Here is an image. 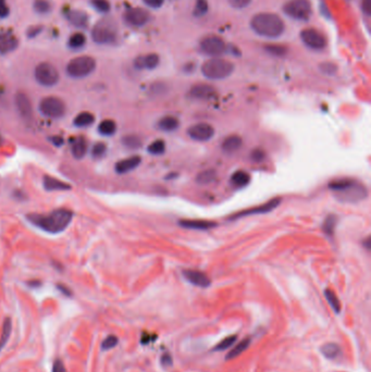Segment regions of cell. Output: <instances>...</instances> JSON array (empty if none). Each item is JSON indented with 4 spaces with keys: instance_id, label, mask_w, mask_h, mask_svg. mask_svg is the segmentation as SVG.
I'll list each match as a JSON object with an SVG mask.
<instances>
[{
    "instance_id": "36",
    "label": "cell",
    "mask_w": 371,
    "mask_h": 372,
    "mask_svg": "<svg viewBox=\"0 0 371 372\" xmlns=\"http://www.w3.org/2000/svg\"><path fill=\"white\" fill-rule=\"evenodd\" d=\"M33 8L35 12L39 14H47L51 11V3L49 0H34Z\"/></svg>"
},
{
    "instance_id": "8",
    "label": "cell",
    "mask_w": 371,
    "mask_h": 372,
    "mask_svg": "<svg viewBox=\"0 0 371 372\" xmlns=\"http://www.w3.org/2000/svg\"><path fill=\"white\" fill-rule=\"evenodd\" d=\"M283 11L292 19L306 21L311 15V4L308 0H291L284 4Z\"/></svg>"
},
{
    "instance_id": "2",
    "label": "cell",
    "mask_w": 371,
    "mask_h": 372,
    "mask_svg": "<svg viewBox=\"0 0 371 372\" xmlns=\"http://www.w3.org/2000/svg\"><path fill=\"white\" fill-rule=\"evenodd\" d=\"M250 28L256 34L268 38L280 37L284 32V22L278 14L258 13L250 21Z\"/></svg>"
},
{
    "instance_id": "56",
    "label": "cell",
    "mask_w": 371,
    "mask_h": 372,
    "mask_svg": "<svg viewBox=\"0 0 371 372\" xmlns=\"http://www.w3.org/2000/svg\"><path fill=\"white\" fill-rule=\"evenodd\" d=\"M172 364H173V360H172V357L169 354H165L163 357H161V365L164 367H171Z\"/></svg>"
},
{
    "instance_id": "45",
    "label": "cell",
    "mask_w": 371,
    "mask_h": 372,
    "mask_svg": "<svg viewBox=\"0 0 371 372\" xmlns=\"http://www.w3.org/2000/svg\"><path fill=\"white\" fill-rule=\"evenodd\" d=\"M266 50H267V52H269V54H271L272 56H276V57L284 56L286 54V49L282 46H274V45L267 46L266 47Z\"/></svg>"
},
{
    "instance_id": "20",
    "label": "cell",
    "mask_w": 371,
    "mask_h": 372,
    "mask_svg": "<svg viewBox=\"0 0 371 372\" xmlns=\"http://www.w3.org/2000/svg\"><path fill=\"white\" fill-rule=\"evenodd\" d=\"M19 46V40L11 33L0 34V54L6 55L15 50Z\"/></svg>"
},
{
    "instance_id": "25",
    "label": "cell",
    "mask_w": 371,
    "mask_h": 372,
    "mask_svg": "<svg viewBox=\"0 0 371 372\" xmlns=\"http://www.w3.org/2000/svg\"><path fill=\"white\" fill-rule=\"evenodd\" d=\"M71 153L76 159H82L87 153V141L84 137H77L72 143Z\"/></svg>"
},
{
    "instance_id": "16",
    "label": "cell",
    "mask_w": 371,
    "mask_h": 372,
    "mask_svg": "<svg viewBox=\"0 0 371 372\" xmlns=\"http://www.w3.org/2000/svg\"><path fill=\"white\" fill-rule=\"evenodd\" d=\"M15 107L18 109V112L20 113V116L29 120L32 118L33 114V107L32 103H31L30 98L25 95L24 93H18L15 95Z\"/></svg>"
},
{
    "instance_id": "7",
    "label": "cell",
    "mask_w": 371,
    "mask_h": 372,
    "mask_svg": "<svg viewBox=\"0 0 371 372\" xmlns=\"http://www.w3.org/2000/svg\"><path fill=\"white\" fill-rule=\"evenodd\" d=\"M35 80L41 86L52 87L59 82V72L56 68L48 64V62H41L35 68L34 71Z\"/></svg>"
},
{
    "instance_id": "13",
    "label": "cell",
    "mask_w": 371,
    "mask_h": 372,
    "mask_svg": "<svg viewBox=\"0 0 371 372\" xmlns=\"http://www.w3.org/2000/svg\"><path fill=\"white\" fill-rule=\"evenodd\" d=\"M124 19L127 21V23L132 26H136V28H140L145 24L148 23L150 19V14L146 11L145 9L142 8H132L128 10L124 14Z\"/></svg>"
},
{
    "instance_id": "4",
    "label": "cell",
    "mask_w": 371,
    "mask_h": 372,
    "mask_svg": "<svg viewBox=\"0 0 371 372\" xmlns=\"http://www.w3.org/2000/svg\"><path fill=\"white\" fill-rule=\"evenodd\" d=\"M92 38L96 44H111L117 38V28L110 19H102L94 25Z\"/></svg>"
},
{
    "instance_id": "1",
    "label": "cell",
    "mask_w": 371,
    "mask_h": 372,
    "mask_svg": "<svg viewBox=\"0 0 371 372\" xmlns=\"http://www.w3.org/2000/svg\"><path fill=\"white\" fill-rule=\"evenodd\" d=\"M72 218L73 212L66 208L56 209L48 214L32 213L28 216L29 221L34 224L36 228L51 234L65 231L72 222Z\"/></svg>"
},
{
    "instance_id": "35",
    "label": "cell",
    "mask_w": 371,
    "mask_h": 372,
    "mask_svg": "<svg viewBox=\"0 0 371 372\" xmlns=\"http://www.w3.org/2000/svg\"><path fill=\"white\" fill-rule=\"evenodd\" d=\"M122 144L129 149H138L142 146V139L137 135H127L122 138Z\"/></svg>"
},
{
    "instance_id": "17",
    "label": "cell",
    "mask_w": 371,
    "mask_h": 372,
    "mask_svg": "<svg viewBox=\"0 0 371 372\" xmlns=\"http://www.w3.org/2000/svg\"><path fill=\"white\" fill-rule=\"evenodd\" d=\"M183 275H184L185 279L189 281L191 284L198 287H203V289L208 287L211 283L207 274L198 270H184L183 271Z\"/></svg>"
},
{
    "instance_id": "29",
    "label": "cell",
    "mask_w": 371,
    "mask_h": 372,
    "mask_svg": "<svg viewBox=\"0 0 371 372\" xmlns=\"http://www.w3.org/2000/svg\"><path fill=\"white\" fill-rule=\"evenodd\" d=\"M98 132L103 136H111L117 132V123L110 119H106L99 123Z\"/></svg>"
},
{
    "instance_id": "50",
    "label": "cell",
    "mask_w": 371,
    "mask_h": 372,
    "mask_svg": "<svg viewBox=\"0 0 371 372\" xmlns=\"http://www.w3.org/2000/svg\"><path fill=\"white\" fill-rule=\"evenodd\" d=\"M52 372H67L66 367L61 360L56 359L52 365Z\"/></svg>"
},
{
    "instance_id": "19",
    "label": "cell",
    "mask_w": 371,
    "mask_h": 372,
    "mask_svg": "<svg viewBox=\"0 0 371 372\" xmlns=\"http://www.w3.org/2000/svg\"><path fill=\"white\" fill-rule=\"evenodd\" d=\"M140 161H142V158L139 156H132L129 157V158H125L118 161L116 166H114V169L120 174H124L128 173V172L133 171L134 169L139 166Z\"/></svg>"
},
{
    "instance_id": "55",
    "label": "cell",
    "mask_w": 371,
    "mask_h": 372,
    "mask_svg": "<svg viewBox=\"0 0 371 372\" xmlns=\"http://www.w3.org/2000/svg\"><path fill=\"white\" fill-rule=\"evenodd\" d=\"M362 9H363V12L367 15V17H369L371 13V0H363Z\"/></svg>"
},
{
    "instance_id": "15",
    "label": "cell",
    "mask_w": 371,
    "mask_h": 372,
    "mask_svg": "<svg viewBox=\"0 0 371 372\" xmlns=\"http://www.w3.org/2000/svg\"><path fill=\"white\" fill-rule=\"evenodd\" d=\"M190 97L201 101H209L216 96V90L208 84H197L193 86L189 92Z\"/></svg>"
},
{
    "instance_id": "44",
    "label": "cell",
    "mask_w": 371,
    "mask_h": 372,
    "mask_svg": "<svg viewBox=\"0 0 371 372\" xmlns=\"http://www.w3.org/2000/svg\"><path fill=\"white\" fill-rule=\"evenodd\" d=\"M106 145L101 143V141H99V143L94 145V147L92 149V155L94 158H101V157L106 154Z\"/></svg>"
},
{
    "instance_id": "43",
    "label": "cell",
    "mask_w": 371,
    "mask_h": 372,
    "mask_svg": "<svg viewBox=\"0 0 371 372\" xmlns=\"http://www.w3.org/2000/svg\"><path fill=\"white\" fill-rule=\"evenodd\" d=\"M336 224L337 218L334 217L333 214H330V216L327 217V219L325 220V223H323V231L329 235H332L334 233V229H336Z\"/></svg>"
},
{
    "instance_id": "10",
    "label": "cell",
    "mask_w": 371,
    "mask_h": 372,
    "mask_svg": "<svg viewBox=\"0 0 371 372\" xmlns=\"http://www.w3.org/2000/svg\"><path fill=\"white\" fill-rule=\"evenodd\" d=\"M301 38L306 46L315 50H321L327 46L326 36L315 29L303 30L301 32Z\"/></svg>"
},
{
    "instance_id": "47",
    "label": "cell",
    "mask_w": 371,
    "mask_h": 372,
    "mask_svg": "<svg viewBox=\"0 0 371 372\" xmlns=\"http://www.w3.org/2000/svg\"><path fill=\"white\" fill-rule=\"evenodd\" d=\"M320 70L325 73V74H329V75H332L336 73L337 71V67L334 66L333 64H330V62H326V64H322L320 66Z\"/></svg>"
},
{
    "instance_id": "12",
    "label": "cell",
    "mask_w": 371,
    "mask_h": 372,
    "mask_svg": "<svg viewBox=\"0 0 371 372\" xmlns=\"http://www.w3.org/2000/svg\"><path fill=\"white\" fill-rule=\"evenodd\" d=\"M190 137L197 141H207L215 135V129L208 123H197L187 130Z\"/></svg>"
},
{
    "instance_id": "6",
    "label": "cell",
    "mask_w": 371,
    "mask_h": 372,
    "mask_svg": "<svg viewBox=\"0 0 371 372\" xmlns=\"http://www.w3.org/2000/svg\"><path fill=\"white\" fill-rule=\"evenodd\" d=\"M38 109L43 116L51 119H59L64 117L67 111L65 101L55 96H49L41 99Z\"/></svg>"
},
{
    "instance_id": "26",
    "label": "cell",
    "mask_w": 371,
    "mask_h": 372,
    "mask_svg": "<svg viewBox=\"0 0 371 372\" xmlns=\"http://www.w3.org/2000/svg\"><path fill=\"white\" fill-rule=\"evenodd\" d=\"M321 353L328 359H337L342 356V349L336 343H327L321 347Z\"/></svg>"
},
{
    "instance_id": "5",
    "label": "cell",
    "mask_w": 371,
    "mask_h": 372,
    "mask_svg": "<svg viewBox=\"0 0 371 372\" xmlns=\"http://www.w3.org/2000/svg\"><path fill=\"white\" fill-rule=\"evenodd\" d=\"M96 69V61L90 56H81L73 58L67 66V75L73 78L88 76Z\"/></svg>"
},
{
    "instance_id": "33",
    "label": "cell",
    "mask_w": 371,
    "mask_h": 372,
    "mask_svg": "<svg viewBox=\"0 0 371 372\" xmlns=\"http://www.w3.org/2000/svg\"><path fill=\"white\" fill-rule=\"evenodd\" d=\"M216 176H217V172L215 170L208 169V170L201 172V173L196 176V182L198 183V184H202V185L209 184V183H211L216 180Z\"/></svg>"
},
{
    "instance_id": "21",
    "label": "cell",
    "mask_w": 371,
    "mask_h": 372,
    "mask_svg": "<svg viewBox=\"0 0 371 372\" xmlns=\"http://www.w3.org/2000/svg\"><path fill=\"white\" fill-rule=\"evenodd\" d=\"M43 185L44 188L47 191H70L72 186L67 183L61 181L57 177L54 176H49V175H45L43 179Z\"/></svg>"
},
{
    "instance_id": "28",
    "label": "cell",
    "mask_w": 371,
    "mask_h": 372,
    "mask_svg": "<svg viewBox=\"0 0 371 372\" xmlns=\"http://www.w3.org/2000/svg\"><path fill=\"white\" fill-rule=\"evenodd\" d=\"M179 120H177L175 117L172 116H167L164 117L163 119H160V121L158 122V128L163 131H166V132H172V131H175L177 128H179Z\"/></svg>"
},
{
    "instance_id": "34",
    "label": "cell",
    "mask_w": 371,
    "mask_h": 372,
    "mask_svg": "<svg viewBox=\"0 0 371 372\" xmlns=\"http://www.w3.org/2000/svg\"><path fill=\"white\" fill-rule=\"evenodd\" d=\"M86 43V37L84 34L82 33H74L70 36L69 40H67V45L72 49H80Z\"/></svg>"
},
{
    "instance_id": "51",
    "label": "cell",
    "mask_w": 371,
    "mask_h": 372,
    "mask_svg": "<svg viewBox=\"0 0 371 372\" xmlns=\"http://www.w3.org/2000/svg\"><path fill=\"white\" fill-rule=\"evenodd\" d=\"M145 4H147L148 7L154 8V9H158L161 6H163L165 0H143Z\"/></svg>"
},
{
    "instance_id": "46",
    "label": "cell",
    "mask_w": 371,
    "mask_h": 372,
    "mask_svg": "<svg viewBox=\"0 0 371 372\" xmlns=\"http://www.w3.org/2000/svg\"><path fill=\"white\" fill-rule=\"evenodd\" d=\"M118 344V338L114 335H109V337L103 340L101 344V348L103 350H109L113 348Z\"/></svg>"
},
{
    "instance_id": "42",
    "label": "cell",
    "mask_w": 371,
    "mask_h": 372,
    "mask_svg": "<svg viewBox=\"0 0 371 372\" xmlns=\"http://www.w3.org/2000/svg\"><path fill=\"white\" fill-rule=\"evenodd\" d=\"M91 4L96 11L101 13H106L110 10V2L108 0H92Z\"/></svg>"
},
{
    "instance_id": "24",
    "label": "cell",
    "mask_w": 371,
    "mask_h": 372,
    "mask_svg": "<svg viewBox=\"0 0 371 372\" xmlns=\"http://www.w3.org/2000/svg\"><path fill=\"white\" fill-rule=\"evenodd\" d=\"M242 146V138L237 135H230L222 141L221 148L226 154H233Z\"/></svg>"
},
{
    "instance_id": "22",
    "label": "cell",
    "mask_w": 371,
    "mask_h": 372,
    "mask_svg": "<svg viewBox=\"0 0 371 372\" xmlns=\"http://www.w3.org/2000/svg\"><path fill=\"white\" fill-rule=\"evenodd\" d=\"M179 224L183 228L192 229V230H210L212 228L217 227L216 222L212 221H206V220H181Z\"/></svg>"
},
{
    "instance_id": "31",
    "label": "cell",
    "mask_w": 371,
    "mask_h": 372,
    "mask_svg": "<svg viewBox=\"0 0 371 372\" xmlns=\"http://www.w3.org/2000/svg\"><path fill=\"white\" fill-rule=\"evenodd\" d=\"M12 331V322L11 319L7 318L6 320L3 321L2 324V330H1V337H0V350H1L6 344L8 343V340L10 338V335H11Z\"/></svg>"
},
{
    "instance_id": "41",
    "label": "cell",
    "mask_w": 371,
    "mask_h": 372,
    "mask_svg": "<svg viewBox=\"0 0 371 372\" xmlns=\"http://www.w3.org/2000/svg\"><path fill=\"white\" fill-rule=\"evenodd\" d=\"M236 338H237L236 335H231V337L226 338L224 339H222L215 348H213V350H215V352H222V350L224 349L232 347V345L236 342Z\"/></svg>"
},
{
    "instance_id": "32",
    "label": "cell",
    "mask_w": 371,
    "mask_h": 372,
    "mask_svg": "<svg viewBox=\"0 0 371 372\" xmlns=\"http://www.w3.org/2000/svg\"><path fill=\"white\" fill-rule=\"evenodd\" d=\"M250 181V176L245 171H236L231 176V183L237 187L247 185Z\"/></svg>"
},
{
    "instance_id": "49",
    "label": "cell",
    "mask_w": 371,
    "mask_h": 372,
    "mask_svg": "<svg viewBox=\"0 0 371 372\" xmlns=\"http://www.w3.org/2000/svg\"><path fill=\"white\" fill-rule=\"evenodd\" d=\"M10 13L6 0H0V18H7Z\"/></svg>"
},
{
    "instance_id": "40",
    "label": "cell",
    "mask_w": 371,
    "mask_h": 372,
    "mask_svg": "<svg viewBox=\"0 0 371 372\" xmlns=\"http://www.w3.org/2000/svg\"><path fill=\"white\" fill-rule=\"evenodd\" d=\"M208 11V1L207 0H196L195 2V7H194V11H193V14L195 17L200 18L205 15Z\"/></svg>"
},
{
    "instance_id": "14",
    "label": "cell",
    "mask_w": 371,
    "mask_h": 372,
    "mask_svg": "<svg viewBox=\"0 0 371 372\" xmlns=\"http://www.w3.org/2000/svg\"><path fill=\"white\" fill-rule=\"evenodd\" d=\"M281 202L280 198H274L272 201H270L268 203H266L265 205H261L259 207H255L252 209H248V210H244V211H239L236 214L231 217V219L235 220L242 217H246V216H253V214H259V213H267L271 210H273L275 207L279 206V203Z\"/></svg>"
},
{
    "instance_id": "18",
    "label": "cell",
    "mask_w": 371,
    "mask_h": 372,
    "mask_svg": "<svg viewBox=\"0 0 371 372\" xmlns=\"http://www.w3.org/2000/svg\"><path fill=\"white\" fill-rule=\"evenodd\" d=\"M159 56L157 54H148L139 56L134 60V66L138 70H153L159 65Z\"/></svg>"
},
{
    "instance_id": "54",
    "label": "cell",
    "mask_w": 371,
    "mask_h": 372,
    "mask_svg": "<svg viewBox=\"0 0 371 372\" xmlns=\"http://www.w3.org/2000/svg\"><path fill=\"white\" fill-rule=\"evenodd\" d=\"M156 335L155 334H150L148 332H144L142 334V339H140V342H142L143 345H147L149 342H153V340H155L156 338Z\"/></svg>"
},
{
    "instance_id": "11",
    "label": "cell",
    "mask_w": 371,
    "mask_h": 372,
    "mask_svg": "<svg viewBox=\"0 0 371 372\" xmlns=\"http://www.w3.org/2000/svg\"><path fill=\"white\" fill-rule=\"evenodd\" d=\"M201 49L208 56L218 57L227 51V46L224 40L219 36H208L202 40Z\"/></svg>"
},
{
    "instance_id": "53",
    "label": "cell",
    "mask_w": 371,
    "mask_h": 372,
    "mask_svg": "<svg viewBox=\"0 0 371 372\" xmlns=\"http://www.w3.org/2000/svg\"><path fill=\"white\" fill-rule=\"evenodd\" d=\"M43 31V28L41 26H32V28H30L28 30V32H26V35L29 36V37H35V36L39 35V33Z\"/></svg>"
},
{
    "instance_id": "48",
    "label": "cell",
    "mask_w": 371,
    "mask_h": 372,
    "mask_svg": "<svg viewBox=\"0 0 371 372\" xmlns=\"http://www.w3.org/2000/svg\"><path fill=\"white\" fill-rule=\"evenodd\" d=\"M252 2V0H231L232 7L235 9H244Z\"/></svg>"
},
{
    "instance_id": "30",
    "label": "cell",
    "mask_w": 371,
    "mask_h": 372,
    "mask_svg": "<svg viewBox=\"0 0 371 372\" xmlns=\"http://www.w3.org/2000/svg\"><path fill=\"white\" fill-rule=\"evenodd\" d=\"M249 344H250V338H244L243 340H241V343H238L236 346L233 347V349H231L229 352V354L227 355L226 359L227 360H230V359H233V358H236L237 356H239L241 354H243L245 350H246L248 347H249Z\"/></svg>"
},
{
    "instance_id": "38",
    "label": "cell",
    "mask_w": 371,
    "mask_h": 372,
    "mask_svg": "<svg viewBox=\"0 0 371 372\" xmlns=\"http://www.w3.org/2000/svg\"><path fill=\"white\" fill-rule=\"evenodd\" d=\"M354 182L355 181L351 179H339V180L331 182L330 184H329V187H330L334 192H339V191L345 190V188H347L348 186H351Z\"/></svg>"
},
{
    "instance_id": "39",
    "label": "cell",
    "mask_w": 371,
    "mask_h": 372,
    "mask_svg": "<svg viewBox=\"0 0 371 372\" xmlns=\"http://www.w3.org/2000/svg\"><path fill=\"white\" fill-rule=\"evenodd\" d=\"M147 150L151 155H163L166 150V143L163 139L155 140L148 146Z\"/></svg>"
},
{
    "instance_id": "37",
    "label": "cell",
    "mask_w": 371,
    "mask_h": 372,
    "mask_svg": "<svg viewBox=\"0 0 371 372\" xmlns=\"http://www.w3.org/2000/svg\"><path fill=\"white\" fill-rule=\"evenodd\" d=\"M325 295H326V298L328 303L330 304L331 308L333 309L334 311H336L337 313H338L339 311H341V303H339L337 296L336 295V293L332 292L331 290H326L325 291Z\"/></svg>"
},
{
    "instance_id": "58",
    "label": "cell",
    "mask_w": 371,
    "mask_h": 372,
    "mask_svg": "<svg viewBox=\"0 0 371 372\" xmlns=\"http://www.w3.org/2000/svg\"><path fill=\"white\" fill-rule=\"evenodd\" d=\"M58 287H59V290H60L61 292H64V293H65V294H66V295H67V296H70V294H71V292H70L69 290H67V289H66V287H65V285H58Z\"/></svg>"
},
{
    "instance_id": "27",
    "label": "cell",
    "mask_w": 371,
    "mask_h": 372,
    "mask_svg": "<svg viewBox=\"0 0 371 372\" xmlns=\"http://www.w3.org/2000/svg\"><path fill=\"white\" fill-rule=\"evenodd\" d=\"M94 122H95V117H94L93 113L87 111L78 113L75 117L74 121H73V123H74V125L77 128L91 127Z\"/></svg>"
},
{
    "instance_id": "23",
    "label": "cell",
    "mask_w": 371,
    "mask_h": 372,
    "mask_svg": "<svg viewBox=\"0 0 371 372\" xmlns=\"http://www.w3.org/2000/svg\"><path fill=\"white\" fill-rule=\"evenodd\" d=\"M67 18L69 20V22L72 25H74L75 28L85 29L88 23V15L84 11H81V10H71L67 13Z\"/></svg>"
},
{
    "instance_id": "9",
    "label": "cell",
    "mask_w": 371,
    "mask_h": 372,
    "mask_svg": "<svg viewBox=\"0 0 371 372\" xmlns=\"http://www.w3.org/2000/svg\"><path fill=\"white\" fill-rule=\"evenodd\" d=\"M336 194L338 201L344 203H357L367 197L368 192L364 185L354 182L351 186H348L343 191L336 192Z\"/></svg>"
},
{
    "instance_id": "52",
    "label": "cell",
    "mask_w": 371,
    "mask_h": 372,
    "mask_svg": "<svg viewBox=\"0 0 371 372\" xmlns=\"http://www.w3.org/2000/svg\"><path fill=\"white\" fill-rule=\"evenodd\" d=\"M265 153L261 149H255L252 154V159L255 162H261L265 159Z\"/></svg>"
},
{
    "instance_id": "57",
    "label": "cell",
    "mask_w": 371,
    "mask_h": 372,
    "mask_svg": "<svg viewBox=\"0 0 371 372\" xmlns=\"http://www.w3.org/2000/svg\"><path fill=\"white\" fill-rule=\"evenodd\" d=\"M51 141H52V144L56 145V146L64 145V138L59 137V136H54V137L51 138Z\"/></svg>"
},
{
    "instance_id": "3",
    "label": "cell",
    "mask_w": 371,
    "mask_h": 372,
    "mask_svg": "<svg viewBox=\"0 0 371 372\" xmlns=\"http://www.w3.org/2000/svg\"><path fill=\"white\" fill-rule=\"evenodd\" d=\"M234 66L228 60L213 58L203 62L202 66V75L209 80H223L232 74Z\"/></svg>"
}]
</instances>
